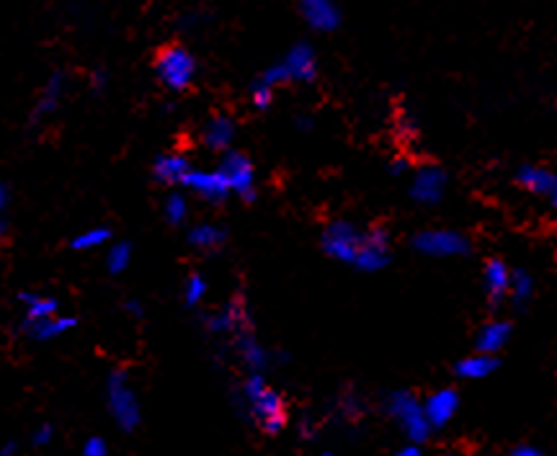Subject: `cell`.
Returning <instances> with one entry per match:
<instances>
[{"label":"cell","mask_w":557,"mask_h":456,"mask_svg":"<svg viewBox=\"0 0 557 456\" xmlns=\"http://www.w3.org/2000/svg\"><path fill=\"white\" fill-rule=\"evenodd\" d=\"M238 410L264 436H279L289 423L287 400L266 374H243L238 387Z\"/></svg>","instance_id":"obj_1"},{"label":"cell","mask_w":557,"mask_h":456,"mask_svg":"<svg viewBox=\"0 0 557 456\" xmlns=\"http://www.w3.org/2000/svg\"><path fill=\"white\" fill-rule=\"evenodd\" d=\"M153 75L168 93H186L199 78V60L186 44L168 42L155 52Z\"/></svg>","instance_id":"obj_2"},{"label":"cell","mask_w":557,"mask_h":456,"mask_svg":"<svg viewBox=\"0 0 557 456\" xmlns=\"http://www.w3.org/2000/svg\"><path fill=\"white\" fill-rule=\"evenodd\" d=\"M104 400L114 426L124 433H135L142 423V402L129 371L111 369L104 382Z\"/></svg>","instance_id":"obj_3"},{"label":"cell","mask_w":557,"mask_h":456,"mask_svg":"<svg viewBox=\"0 0 557 456\" xmlns=\"http://www.w3.org/2000/svg\"><path fill=\"white\" fill-rule=\"evenodd\" d=\"M385 415L400 428L408 444L423 446L434 436L426 413H423V397H418L411 390H392L385 395Z\"/></svg>","instance_id":"obj_4"},{"label":"cell","mask_w":557,"mask_h":456,"mask_svg":"<svg viewBox=\"0 0 557 456\" xmlns=\"http://www.w3.org/2000/svg\"><path fill=\"white\" fill-rule=\"evenodd\" d=\"M364 243V227L354 225L351 219H328L320 230V248L331 261L354 268L359 250Z\"/></svg>","instance_id":"obj_5"},{"label":"cell","mask_w":557,"mask_h":456,"mask_svg":"<svg viewBox=\"0 0 557 456\" xmlns=\"http://www.w3.org/2000/svg\"><path fill=\"white\" fill-rule=\"evenodd\" d=\"M411 248L423 258H465L472 253V240L454 227H423L411 238Z\"/></svg>","instance_id":"obj_6"},{"label":"cell","mask_w":557,"mask_h":456,"mask_svg":"<svg viewBox=\"0 0 557 456\" xmlns=\"http://www.w3.org/2000/svg\"><path fill=\"white\" fill-rule=\"evenodd\" d=\"M215 168L222 173V178H225L230 196L245 201V204H248V201H256L258 171H256V163H253V158L248 155V152L233 147V150H227L225 155H220Z\"/></svg>","instance_id":"obj_7"},{"label":"cell","mask_w":557,"mask_h":456,"mask_svg":"<svg viewBox=\"0 0 557 456\" xmlns=\"http://www.w3.org/2000/svg\"><path fill=\"white\" fill-rule=\"evenodd\" d=\"M227 346L233 351L235 361H238V366L243 369V374H266V371L276 364V353L269 351V348L261 343L253 323L245 325Z\"/></svg>","instance_id":"obj_8"},{"label":"cell","mask_w":557,"mask_h":456,"mask_svg":"<svg viewBox=\"0 0 557 456\" xmlns=\"http://www.w3.org/2000/svg\"><path fill=\"white\" fill-rule=\"evenodd\" d=\"M204 330H207L212 338L222 343H230L245 325H251V312H248V304L240 297L230 299V302L220 304L215 310H209L202 315Z\"/></svg>","instance_id":"obj_9"},{"label":"cell","mask_w":557,"mask_h":456,"mask_svg":"<svg viewBox=\"0 0 557 456\" xmlns=\"http://www.w3.org/2000/svg\"><path fill=\"white\" fill-rule=\"evenodd\" d=\"M390 240V227L382 225V222L364 227V243L354 263L356 271H362V274H380V271H385L392 263Z\"/></svg>","instance_id":"obj_10"},{"label":"cell","mask_w":557,"mask_h":456,"mask_svg":"<svg viewBox=\"0 0 557 456\" xmlns=\"http://www.w3.org/2000/svg\"><path fill=\"white\" fill-rule=\"evenodd\" d=\"M279 70H282L287 86H307L318 78V52L310 42H294L292 47L282 55V60H276Z\"/></svg>","instance_id":"obj_11"},{"label":"cell","mask_w":557,"mask_h":456,"mask_svg":"<svg viewBox=\"0 0 557 456\" xmlns=\"http://www.w3.org/2000/svg\"><path fill=\"white\" fill-rule=\"evenodd\" d=\"M514 183L524 194L547 201L557 212V168L545 163H521L514 173Z\"/></svg>","instance_id":"obj_12"},{"label":"cell","mask_w":557,"mask_h":456,"mask_svg":"<svg viewBox=\"0 0 557 456\" xmlns=\"http://www.w3.org/2000/svg\"><path fill=\"white\" fill-rule=\"evenodd\" d=\"M449 191V173L441 165H421L411 173L408 194L421 207H436Z\"/></svg>","instance_id":"obj_13"},{"label":"cell","mask_w":557,"mask_h":456,"mask_svg":"<svg viewBox=\"0 0 557 456\" xmlns=\"http://www.w3.org/2000/svg\"><path fill=\"white\" fill-rule=\"evenodd\" d=\"M181 191L199 201H207V204H225L230 199V189L217 168H196L194 165L181 183Z\"/></svg>","instance_id":"obj_14"},{"label":"cell","mask_w":557,"mask_h":456,"mask_svg":"<svg viewBox=\"0 0 557 456\" xmlns=\"http://www.w3.org/2000/svg\"><path fill=\"white\" fill-rule=\"evenodd\" d=\"M460 405L462 397L454 387H439L423 397V413H426L431 431H444L460 415Z\"/></svg>","instance_id":"obj_15"},{"label":"cell","mask_w":557,"mask_h":456,"mask_svg":"<svg viewBox=\"0 0 557 456\" xmlns=\"http://www.w3.org/2000/svg\"><path fill=\"white\" fill-rule=\"evenodd\" d=\"M297 11L315 34H333L341 29L343 13L336 0H297Z\"/></svg>","instance_id":"obj_16"},{"label":"cell","mask_w":557,"mask_h":456,"mask_svg":"<svg viewBox=\"0 0 557 456\" xmlns=\"http://www.w3.org/2000/svg\"><path fill=\"white\" fill-rule=\"evenodd\" d=\"M235 137H238V122L230 114H212L207 122L199 129V142L204 150L215 152V155H225L227 150L235 147Z\"/></svg>","instance_id":"obj_17"},{"label":"cell","mask_w":557,"mask_h":456,"mask_svg":"<svg viewBox=\"0 0 557 456\" xmlns=\"http://www.w3.org/2000/svg\"><path fill=\"white\" fill-rule=\"evenodd\" d=\"M514 338V325L506 317H490L475 330L472 338V351L488 353V356H501V351H506V346Z\"/></svg>","instance_id":"obj_18"},{"label":"cell","mask_w":557,"mask_h":456,"mask_svg":"<svg viewBox=\"0 0 557 456\" xmlns=\"http://www.w3.org/2000/svg\"><path fill=\"white\" fill-rule=\"evenodd\" d=\"M230 240V232L220 222H212V219H204V222H194L186 230V245H189L194 253L199 256H215Z\"/></svg>","instance_id":"obj_19"},{"label":"cell","mask_w":557,"mask_h":456,"mask_svg":"<svg viewBox=\"0 0 557 456\" xmlns=\"http://www.w3.org/2000/svg\"><path fill=\"white\" fill-rule=\"evenodd\" d=\"M21 304V330L31 328V325H39L49 317L60 315V299L55 294L39 292V289H26L19 294Z\"/></svg>","instance_id":"obj_20"},{"label":"cell","mask_w":557,"mask_h":456,"mask_svg":"<svg viewBox=\"0 0 557 456\" xmlns=\"http://www.w3.org/2000/svg\"><path fill=\"white\" fill-rule=\"evenodd\" d=\"M282 88H287V80H284L282 70L274 62V65L266 67L264 73L251 83V88H248V104H251V109L256 114H264V111H269L274 106L276 93L282 91Z\"/></svg>","instance_id":"obj_21"},{"label":"cell","mask_w":557,"mask_h":456,"mask_svg":"<svg viewBox=\"0 0 557 456\" xmlns=\"http://www.w3.org/2000/svg\"><path fill=\"white\" fill-rule=\"evenodd\" d=\"M194 168L191 158L186 152L181 150H168V152H160L158 158L153 160V178L160 183V186H166V189H181V183L184 178L189 176V171Z\"/></svg>","instance_id":"obj_22"},{"label":"cell","mask_w":557,"mask_h":456,"mask_svg":"<svg viewBox=\"0 0 557 456\" xmlns=\"http://www.w3.org/2000/svg\"><path fill=\"white\" fill-rule=\"evenodd\" d=\"M65 93H68V75L65 73H52L44 80L42 91H39L37 101H34V109H31V119L34 122H47L52 116L60 111L62 101H65Z\"/></svg>","instance_id":"obj_23"},{"label":"cell","mask_w":557,"mask_h":456,"mask_svg":"<svg viewBox=\"0 0 557 456\" xmlns=\"http://www.w3.org/2000/svg\"><path fill=\"white\" fill-rule=\"evenodd\" d=\"M511 274H514V268L509 263L503 261V258L493 256L483 263V292L488 297V302L493 307L503 304L509 299V289H511Z\"/></svg>","instance_id":"obj_24"},{"label":"cell","mask_w":557,"mask_h":456,"mask_svg":"<svg viewBox=\"0 0 557 456\" xmlns=\"http://www.w3.org/2000/svg\"><path fill=\"white\" fill-rule=\"evenodd\" d=\"M501 366V359L498 356H488V353H478V351H470L467 356L454 361L452 371L454 377L460 379V382H483V379L493 377Z\"/></svg>","instance_id":"obj_25"},{"label":"cell","mask_w":557,"mask_h":456,"mask_svg":"<svg viewBox=\"0 0 557 456\" xmlns=\"http://www.w3.org/2000/svg\"><path fill=\"white\" fill-rule=\"evenodd\" d=\"M75 328H78V317L68 315V312H60L57 317H49V320H44V323L31 325V328L21 330V333L34 343H52L65 338V335H70Z\"/></svg>","instance_id":"obj_26"},{"label":"cell","mask_w":557,"mask_h":456,"mask_svg":"<svg viewBox=\"0 0 557 456\" xmlns=\"http://www.w3.org/2000/svg\"><path fill=\"white\" fill-rule=\"evenodd\" d=\"M114 240V232L106 225H91L86 230L75 232L70 238V250L75 253H96V250H106V245Z\"/></svg>","instance_id":"obj_27"},{"label":"cell","mask_w":557,"mask_h":456,"mask_svg":"<svg viewBox=\"0 0 557 456\" xmlns=\"http://www.w3.org/2000/svg\"><path fill=\"white\" fill-rule=\"evenodd\" d=\"M135 261V245L129 240H111L104 250V268L111 276H122Z\"/></svg>","instance_id":"obj_28"},{"label":"cell","mask_w":557,"mask_h":456,"mask_svg":"<svg viewBox=\"0 0 557 456\" xmlns=\"http://www.w3.org/2000/svg\"><path fill=\"white\" fill-rule=\"evenodd\" d=\"M163 219H166V225L171 227H186L189 225V217H191V201L189 194L181 189H171L163 199Z\"/></svg>","instance_id":"obj_29"},{"label":"cell","mask_w":557,"mask_h":456,"mask_svg":"<svg viewBox=\"0 0 557 456\" xmlns=\"http://www.w3.org/2000/svg\"><path fill=\"white\" fill-rule=\"evenodd\" d=\"M537 294V279L529 268L516 266L514 274H511V289H509V299L514 307H527L529 302Z\"/></svg>","instance_id":"obj_30"},{"label":"cell","mask_w":557,"mask_h":456,"mask_svg":"<svg viewBox=\"0 0 557 456\" xmlns=\"http://www.w3.org/2000/svg\"><path fill=\"white\" fill-rule=\"evenodd\" d=\"M209 294V281L202 271H191V274L184 276V284H181V299L189 310H196L202 307L204 299Z\"/></svg>","instance_id":"obj_31"},{"label":"cell","mask_w":557,"mask_h":456,"mask_svg":"<svg viewBox=\"0 0 557 456\" xmlns=\"http://www.w3.org/2000/svg\"><path fill=\"white\" fill-rule=\"evenodd\" d=\"M338 410H341V415L346 420H359L364 413L362 395H356V392H346V395L341 397V402H338Z\"/></svg>","instance_id":"obj_32"},{"label":"cell","mask_w":557,"mask_h":456,"mask_svg":"<svg viewBox=\"0 0 557 456\" xmlns=\"http://www.w3.org/2000/svg\"><path fill=\"white\" fill-rule=\"evenodd\" d=\"M29 441L34 449H47V446L55 441V426H52V423H42V426H37L31 431Z\"/></svg>","instance_id":"obj_33"},{"label":"cell","mask_w":557,"mask_h":456,"mask_svg":"<svg viewBox=\"0 0 557 456\" xmlns=\"http://www.w3.org/2000/svg\"><path fill=\"white\" fill-rule=\"evenodd\" d=\"M80 456H109V441L104 436H88L80 446Z\"/></svg>","instance_id":"obj_34"},{"label":"cell","mask_w":557,"mask_h":456,"mask_svg":"<svg viewBox=\"0 0 557 456\" xmlns=\"http://www.w3.org/2000/svg\"><path fill=\"white\" fill-rule=\"evenodd\" d=\"M8 199H11V194H8V186L3 181H0V238H3V232H6Z\"/></svg>","instance_id":"obj_35"},{"label":"cell","mask_w":557,"mask_h":456,"mask_svg":"<svg viewBox=\"0 0 557 456\" xmlns=\"http://www.w3.org/2000/svg\"><path fill=\"white\" fill-rule=\"evenodd\" d=\"M509 456H545V451L532 444H519L509 451Z\"/></svg>","instance_id":"obj_36"},{"label":"cell","mask_w":557,"mask_h":456,"mask_svg":"<svg viewBox=\"0 0 557 456\" xmlns=\"http://www.w3.org/2000/svg\"><path fill=\"white\" fill-rule=\"evenodd\" d=\"M124 312H127L132 320H142V317H145V307H142V302H137V299H127V302H124Z\"/></svg>","instance_id":"obj_37"},{"label":"cell","mask_w":557,"mask_h":456,"mask_svg":"<svg viewBox=\"0 0 557 456\" xmlns=\"http://www.w3.org/2000/svg\"><path fill=\"white\" fill-rule=\"evenodd\" d=\"M392 456H426V454H423V446L405 444V446H400L398 451H392Z\"/></svg>","instance_id":"obj_38"},{"label":"cell","mask_w":557,"mask_h":456,"mask_svg":"<svg viewBox=\"0 0 557 456\" xmlns=\"http://www.w3.org/2000/svg\"><path fill=\"white\" fill-rule=\"evenodd\" d=\"M0 456H19V444L16 441H6L0 446Z\"/></svg>","instance_id":"obj_39"},{"label":"cell","mask_w":557,"mask_h":456,"mask_svg":"<svg viewBox=\"0 0 557 456\" xmlns=\"http://www.w3.org/2000/svg\"><path fill=\"white\" fill-rule=\"evenodd\" d=\"M297 127H300V132H307V129H313V119H307L305 114L297 119Z\"/></svg>","instance_id":"obj_40"},{"label":"cell","mask_w":557,"mask_h":456,"mask_svg":"<svg viewBox=\"0 0 557 456\" xmlns=\"http://www.w3.org/2000/svg\"><path fill=\"white\" fill-rule=\"evenodd\" d=\"M408 171V165L405 163H390V173H395V176H400V173Z\"/></svg>","instance_id":"obj_41"},{"label":"cell","mask_w":557,"mask_h":456,"mask_svg":"<svg viewBox=\"0 0 557 456\" xmlns=\"http://www.w3.org/2000/svg\"><path fill=\"white\" fill-rule=\"evenodd\" d=\"M315 456H336V454H333V451L325 449V451H318V454H315Z\"/></svg>","instance_id":"obj_42"},{"label":"cell","mask_w":557,"mask_h":456,"mask_svg":"<svg viewBox=\"0 0 557 456\" xmlns=\"http://www.w3.org/2000/svg\"><path fill=\"white\" fill-rule=\"evenodd\" d=\"M436 456H457V454H454V451H439Z\"/></svg>","instance_id":"obj_43"}]
</instances>
